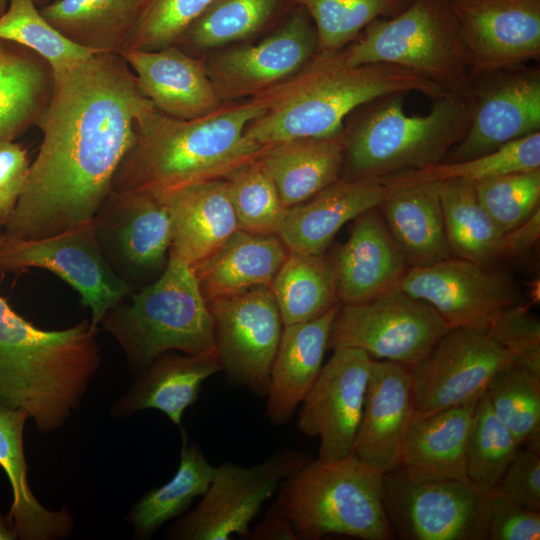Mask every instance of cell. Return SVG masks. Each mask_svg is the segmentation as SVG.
Returning <instances> with one entry per match:
<instances>
[{"label":"cell","mask_w":540,"mask_h":540,"mask_svg":"<svg viewBox=\"0 0 540 540\" xmlns=\"http://www.w3.org/2000/svg\"><path fill=\"white\" fill-rule=\"evenodd\" d=\"M54 73L26 188L0 219L8 236L40 239L90 223L136 142L137 116L153 105L117 53H92Z\"/></svg>","instance_id":"1"},{"label":"cell","mask_w":540,"mask_h":540,"mask_svg":"<svg viewBox=\"0 0 540 540\" xmlns=\"http://www.w3.org/2000/svg\"><path fill=\"white\" fill-rule=\"evenodd\" d=\"M419 92L441 98L447 92L420 73L385 63L348 65L341 51L316 52L297 72L249 100L265 112L246 127L245 136L262 146L343 132L354 109L380 97Z\"/></svg>","instance_id":"2"},{"label":"cell","mask_w":540,"mask_h":540,"mask_svg":"<svg viewBox=\"0 0 540 540\" xmlns=\"http://www.w3.org/2000/svg\"><path fill=\"white\" fill-rule=\"evenodd\" d=\"M265 109L247 102L223 103L191 120L172 118L154 105L136 118L137 139L120 163L112 190L164 192L225 179L261 155L265 146L245 136L247 125Z\"/></svg>","instance_id":"3"},{"label":"cell","mask_w":540,"mask_h":540,"mask_svg":"<svg viewBox=\"0 0 540 540\" xmlns=\"http://www.w3.org/2000/svg\"><path fill=\"white\" fill-rule=\"evenodd\" d=\"M97 331L87 319L38 328L0 296V404L25 411L42 433L60 428L100 366Z\"/></svg>","instance_id":"4"},{"label":"cell","mask_w":540,"mask_h":540,"mask_svg":"<svg viewBox=\"0 0 540 540\" xmlns=\"http://www.w3.org/2000/svg\"><path fill=\"white\" fill-rule=\"evenodd\" d=\"M398 93L375 99L343 129L341 178L386 176L442 162L466 135L473 112L469 88L435 99L428 114L405 113Z\"/></svg>","instance_id":"5"},{"label":"cell","mask_w":540,"mask_h":540,"mask_svg":"<svg viewBox=\"0 0 540 540\" xmlns=\"http://www.w3.org/2000/svg\"><path fill=\"white\" fill-rule=\"evenodd\" d=\"M110 308L100 324L140 372L168 351L216 355L214 325L192 267L169 252L163 273Z\"/></svg>","instance_id":"6"},{"label":"cell","mask_w":540,"mask_h":540,"mask_svg":"<svg viewBox=\"0 0 540 540\" xmlns=\"http://www.w3.org/2000/svg\"><path fill=\"white\" fill-rule=\"evenodd\" d=\"M276 504L300 540L328 534L362 540L394 538L384 508V474L354 453L311 459L283 480Z\"/></svg>","instance_id":"7"},{"label":"cell","mask_w":540,"mask_h":540,"mask_svg":"<svg viewBox=\"0 0 540 540\" xmlns=\"http://www.w3.org/2000/svg\"><path fill=\"white\" fill-rule=\"evenodd\" d=\"M350 66L385 63L416 71L448 94L471 83V59L449 0H411L388 18L369 23L341 50Z\"/></svg>","instance_id":"8"},{"label":"cell","mask_w":540,"mask_h":540,"mask_svg":"<svg viewBox=\"0 0 540 540\" xmlns=\"http://www.w3.org/2000/svg\"><path fill=\"white\" fill-rule=\"evenodd\" d=\"M490 491L470 480L420 478L398 467L384 474V508L409 540H486Z\"/></svg>","instance_id":"9"},{"label":"cell","mask_w":540,"mask_h":540,"mask_svg":"<svg viewBox=\"0 0 540 540\" xmlns=\"http://www.w3.org/2000/svg\"><path fill=\"white\" fill-rule=\"evenodd\" d=\"M448 329L432 306L397 287L364 302L340 305L328 349L358 348L410 369Z\"/></svg>","instance_id":"10"},{"label":"cell","mask_w":540,"mask_h":540,"mask_svg":"<svg viewBox=\"0 0 540 540\" xmlns=\"http://www.w3.org/2000/svg\"><path fill=\"white\" fill-rule=\"evenodd\" d=\"M90 223L106 262L131 292L152 283L165 270L172 224L160 193L112 190Z\"/></svg>","instance_id":"11"},{"label":"cell","mask_w":540,"mask_h":540,"mask_svg":"<svg viewBox=\"0 0 540 540\" xmlns=\"http://www.w3.org/2000/svg\"><path fill=\"white\" fill-rule=\"evenodd\" d=\"M312 458L284 449L262 462L244 467L232 462L215 466L208 490L195 509L171 529L178 540H228L248 538L250 523L262 505L275 494L285 478Z\"/></svg>","instance_id":"12"},{"label":"cell","mask_w":540,"mask_h":540,"mask_svg":"<svg viewBox=\"0 0 540 540\" xmlns=\"http://www.w3.org/2000/svg\"><path fill=\"white\" fill-rule=\"evenodd\" d=\"M29 268L51 271L72 286L97 328L104 314L131 293L106 262L91 223L40 239L0 234V272Z\"/></svg>","instance_id":"13"},{"label":"cell","mask_w":540,"mask_h":540,"mask_svg":"<svg viewBox=\"0 0 540 540\" xmlns=\"http://www.w3.org/2000/svg\"><path fill=\"white\" fill-rule=\"evenodd\" d=\"M206 302L221 371L231 384L266 396L284 326L270 286H255Z\"/></svg>","instance_id":"14"},{"label":"cell","mask_w":540,"mask_h":540,"mask_svg":"<svg viewBox=\"0 0 540 540\" xmlns=\"http://www.w3.org/2000/svg\"><path fill=\"white\" fill-rule=\"evenodd\" d=\"M514 363L488 331L451 327L428 354L410 368L416 414H427L479 399L493 377Z\"/></svg>","instance_id":"15"},{"label":"cell","mask_w":540,"mask_h":540,"mask_svg":"<svg viewBox=\"0 0 540 540\" xmlns=\"http://www.w3.org/2000/svg\"><path fill=\"white\" fill-rule=\"evenodd\" d=\"M399 287L432 306L449 328L488 331L502 310L522 303L509 273L455 257L409 267Z\"/></svg>","instance_id":"16"},{"label":"cell","mask_w":540,"mask_h":540,"mask_svg":"<svg viewBox=\"0 0 540 540\" xmlns=\"http://www.w3.org/2000/svg\"><path fill=\"white\" fill-rule=\"evenodd\" d=\"M317 52L308 13L295 5L270 35L256 44L229 47L205 61L222 103L252 97L301 69Z\"/></svg>","instance_id":"17"},{"label":"cell","mask_w":540,"mask_h":540,"mask_svg":"<svg viewBox=\"0 0 540 540\" xmlns=\"http://www.w3.org/2000/svg\"><path fill=\"white\" fill-rule=\"evenodd\" d=\"M473 112L469 129L444 163L490 153L540 132V69L523 66L471 81Z\"/></svg>","instance_id":"18"},{"label":"cell","mask_w":540,"mask_h":540,"mask_svg":"<svg viewBox=\"0 0 540 540\" xmlns=\"http://www.w3.org/2000/svg\"><path fill=\"white\" fill-rule=\"evenodd\" d=\"M333 351L301 402L297 419L301 433L319 437L317 459L322 461L353 453L373 360L358 348Z\"/></svg>","instance_id":"19"},{"label":"cell","mask_w":540,"mask_h":540,"mask_svg":"<svg viewBox=\"0 0 540 540\" xmlns=\"http://www.w3.org/2000/svg\"><path fill=\"white\" fill-rule=\"evenodd\" d=\"M470 54V80L540 56V0H449Z\"/></svg>","instance_id":"20"},{"label":"cell","mask_w":540,"mask_h":540,"mask_svg":"<svg viewBox=\"0 0 540 540\" xmlns=\"http://www.w3.org/2000/svg\"><path fill=\"white\" fill-rule=\"evenodd\" d=\"M416 413L410 369L373 359L353 453L382 474L398 468Z\"/></svg>","instance_id":"21"},{"label":"cell","mask_w":540,"mask_h":540,"mask_svg":"<svg viewBox=\"0 0 540 540\" xmlns=\"http://www.w3.org/2000/svg\"><path fill=\"white\" fill-rule=\"evenodd\" d=\"M329 259L341 305L364 302L399 287L409 269L378 207L353 220L348 239Z\"/></svg>","instance_id":"22"},{"label":"cell","mask_w":540,"mask_h":540,"mask_svg":"<svg viewBox=\"0 0 540 540\" xmlns=\"http://www.w3.org/2000/svg\"><path fill=\"white\" fill-rule=\"evenodd\" d=\"M120 55L134 71L141 94L167 116L196 119L213 113L223 104L205 61L177 45L152 51L125 49Z\"/></svg>","instance_id":"23"},{"label":"cell","mask_w":540,"mask_h":540,"mask_svg":"<svg viewBox=\"0 0 540 540\" xmlns=\"http://www.w3.org/2000/svg\"><path fill=\"white\" fill-rule=\"evenodd\" d=\"M388 191L383 178H339L287 209L277 236L288 251L324 255L341 227L378 207Z\"/></svg>","instance_id":"24"},{"label":"cell","mask_w":540,"mask_h":540,"mask_svg":"<svg viewBox=\"0 0 540 540\" xmlns=\"http://www.w3.org/2000/svg\"><path fill=\"white\" fill-rule=\"evenodd\" d=\"M340 305L313 320L283 326L266 394L272 425L291 419L318 378Z\"/></svg>","instance_id":"25"},{"label":"cell","mask_w":540,"mask_h":540,"mask_svg":"<svg viewBox=\"0 0 540 540\" xmlns=\"http://www.w3.org/2000/svg\"><path fill=\"white\" fill-rule=\"evenodd\" d=\"M158 193L171 217L170 252L190 266L208 258L239 230L225 179Z\"/></svg>","instance_id":"26"},{"label":"cell","mask_w":540,"mask_h":540,"mask_svg":"<svg viewBox=\"0 0 540 540\" xmlns=\"http://www.w3.org/2000/svg\"><path fill=\"white\" fill-rule=\"evenodd\" d=\"M383 179L388 191L378 208L409 267L451 258L438 182Z\"/></svg>","instance_id":"27"},{"label":"cell","mask_w":540,"mask_h":540,"mask_svg":"<svg viewBox=\"0 0 540 540\" xmlns=\"http://www.w3.org/2000/svg\"><path fill=\"white\" fill-rule=\"evenodd\" d=\"M220 371L216 355L165 352L139 372L129 390L114 402L111 414L124 418L155 409L182 429L183 414L197 400L203 382Z\"/></svg>","instance_id":"28"},{"label":"cell","mask_w":540,"mask_h":540,"mask_svg":"<svg viewBox=\"0 0 540 540\" xmlns=\"http://www.w3.org/2000/svg\"><path fill=\"white\" fill-rule=\"evenodd\" d=\"M478 400L416 414L399 467L420 478L468 480L466 446Z\"/></svg>","instance_id":"29"},{"label":"cell","mask_w":540,"mask_h":540,"mask_svg":"<svg viewBox=\"0 0 540 540\" xmlns=\"http://www.w3.org/2000/svg\"><path fill=\"white\" fill-rule=\"evenodd\" d=\"M54 68L37 52L0 40V143L39 127L51 103Z\"/></svg>","instance_id":"30"},{"label":"cell","mask_w":540,"mask_h":540,"mask_svg":"<svg viewBox=\"0 0 540 540\" xmlns=\"http://www.w3.org/2000/svg\"><path fill=\"white\" fill-rule=\"evenodd\" d=\"M277 235L234 232L212 255L191 266L206 301L270 286L288 255Z\"/></svg>","instance_id":"31"},{"label":"cell","mask_w":540,"mask_h":540,"mask_svg":"<svg viewBox=\"0 0 540 540\" xmlns=\"http://www.w3.org/2000/svg\"><path fill=\"white\" fill-rule=\"evenodd\" d=\"M259 159L288 209L340 178L344 161L342 134L295 138L267 145Z\"/></svg>","instance_id":"32"},{"label":"cell","mask_w":540,"mask_h":540,"mask_svg":"<svg viewBox=\"0 0 540 540\" xmlns=\"http://www.w3.org/2000/svg\"><path fill=\"white\" fill-rule=\"evenodd\" d=\"M27 413L0 404V467L12 489L7 514L22 540H57L69 536L73 519L66 506L50 511L35 498L28 482V466L23 449Z\"/></svg>","instance_id":"33"},{"label":"cell","mask_w":540,"mask_h":540,"mask_svg":"<svg viewBox=\"0 0 540 540\" xmlns=\"http://www.w3.org/2000/svg\"><path fill=\"white\" fill-rule=\"evenodd\" d=\"M148 0H54L43 17L66 39L95 53L126 49Z\"/></svg>","instance_id":"34"},{"label":"cell","mask_w":540,"mask_h":540,"mask_svg":"<svg viewBox=\"0 0 540 540\" xmlns=\"http://www.w3.org/2000/svg\"><path fill=\"white\" fill-rule=\"evenodd\" d=\"M447 241L452 257L487 268L503 262L504 235L478 201L475 184L438 182Z\"/></svg>","instance_id":"35"},{"label":"cell","mask_w":540,"mask_h":540,"mask_svg":"<svg viewBox=\"0 0 540 540\" xmlns=\"http://www.w3.org/2000/svg\"><path fill=\"white\" fill-rule=\"evenodd\" d=\"M180 461L174 476L165 484L144 494L131 508L127 521L138 539L150 538L166 522L182 515L211 483L215 466L184 430Z\"/></svg>","instance_id":"36"},{"label":"cell","mask_w":540,"mask_h":540,"mask_svg":"<svg viewBox=\"0 0 540 540\" xmlns=\"http://www.w3.org/2000/svg\"><path fill=\"white\" fill-rule=\"evenodd\" d=\"M270 289L283 325L313 320L341 304L332 264L325 254L289 251Z\"/></svg>","instance_id":"37"},{"label":"cell","mask_w":540,"mask_h":540,"mask_svg":"<svg viewBox=\"0 0 540 540\" xmlns=\"http://www.w3.org/2000/svg\"><path fill=\"white\" fill-rule=\"evenodd\" d=\"M294 6L293 0H215L176 45L189 53L244 41L285 17Z\"/></svg>","instance_id":"38"},{"label":"cell","mask_w":540,"mask_h":540,"mask_svg":"<svg viewBox=\"0 0 540 540\" xmlns=\"http://www.w3.org/2000/svg\"><path fill=\"white\" fill-rule=\"evenodd\" d=\"M484 393L519 443L540 452V376L512 363L493 377Z\"/></svg>","instance_id":"39"},{"label":"cell","mask_w":540,"mask_h":540,"mask_svg":"<svg viewBox=\"0 0 540 540\" xmlns=\"http://www.w3.org/2000/svg\"><path fill=\"white\" fill-rule=\"evenodd\" d=\"M310 16L317 35V52H337L355 41L377 18L392 17L411 0H293Z\"/></svg>","instance_id":"40"},{"label":"cell","mask_w":540,"mask_h":540,"mask_svg":"<svg viewBox=\"0 0 540 540\" xmlns=\"http://www.w3.org/2000/svg\"><path fill=\"white\" fill-rule=\"evenodd\" d=\"M540 169V132L472 159L406 171L385 178L398 181L465 180L474 184L502 175Z\"/></svg>","instance_id":"41"},{"label":"cell","mask_w":540,"mask_h":540,"mask_svg":"<svg viewBox=\"0 0 540 540\" xmlns=\"http://www.w3.org/2000/svg\"><path fill=\"white\" fill-rule=\"evenodd\" d=\"M225 181L239 229L277 235L287 209L259 157L236 168Z\"/></svg>","instance_id":"42"},{"label":"cell","mask_w":540,"mask_h":540,"mask_svg":"<svg viewBox=\"0 0 540 540\" xmlns=\"http://www.w3.org/2000/svg\"><path fill=\"white\" fill-rule=\"evenodd\" d=\"M520 446L513 433L495 415L484 393L477 402L466 446L468 480L491 491Z\"/></svg>","instance_id":"43"},{"label":"cell","mask_w":540,"mask_h":540,"mask_svg":"<svg viewBox=\"0 0 540 540\" xmlns=\"http://www.w3.org/2000/svg\"><path fill=\"white\" fill-rule=\"evenodd\" d=\"M35 0H9L0 16V40L27 47L54 69L68 66L92 53L59 33L37 9Z\"/></svg>","instance_id":"44"},{"label":"cell","mask_w":540,"mask_h":540,"mask_svg":"<svg viewBox=\"0 0 540 540\" xmlns=\"http://www.w3.org/2000/svg\"><path fill=\"white\" fill-rule=\"evenodd\" d=\"M481 206L507 233L540 209V169L510 173L475 184Z\"/></svg>","instance_id":"45"},{"label":"cell","mask_w":540,"mask_h":540,"mask_svg":"<svg viewBox=\"0 0 540 540\" xmlns=\"http://www.w3.org/2000/svg\"><path fill=\"white\" fill-rule=\"evenodd\" d=\"M215 0H148L126 49L157 50L176 45L186 29Z\"/></svg>","instance_id":"46"},{"label":"cell","mask_w":540,"mask_h":540,"mask_svg":"<svg viewBox=\"0 0 540 540\" xmlns=\"http://www.w3.org/2000/svg\"><path fill=\"white\" fill-rule=\"evenodd\" d=\"M488 333L514 363L540 376V321L527 306L518 303L502 310Z\"/></svg>","instance_id":"47"},{"label":"cell","mask_w":540,"mask_h":540,"mask_svg":"<svg viewBox=\"0 0 540 540\" xmlns=\"http://www.w3.org/2000/svg\"><path fill=\"white\" fill-rule=\"evenodd\" d=\"M491 492L540 512V452L519 449Z\"/></svg>","instance_id":"48"},{"label":"cell","mask_w":540,"mask_h":540,"mask_svg":"<svg viewBox=\"0 0 540 540\" xmlns=\"http://www.w3.org/2000/svg\"><path fill=\"white\" fill-rule=\"evenodd\" d=\"M540 512L525 508L490 491L487 539L538 540Z\"/></svg>","instance_id":"49"},{"label":"cell","mask_w":540,"mask_h":540,"mask_svg":"<svg viewBox=\"0 0 540 540\" xmlns=\"http://www.w3.org/2000/svg\"><path fill=\"white\" fill-rule=\"evenodd\" d=\"M29 171L25 149L12 141L0 143V219L15 207L26 188Z\"/></svg>","instance_id":"50"},{"label":"cell","mask_w":540,"mask_h":540,"mask_svg":"<svg viewBox=\"0 0 540 540\" xmlns=\"http://www.w3.org/2000/svg\"><path fill=\"white\" fill-rule=\"evenodd\" d=\"M540 209L519 227L505 233L503 262L527 254L539 240Z\"/></svg>","instance_id":"51"},{"label":"cell","mask_w":540,"mask_h":540,"mask_svg":"<svg viewBox=\"0 0 540 540\" xmlns=\"http://www.w3.org/2000/svg\"><path fill=\"white\" fill-rule=\"evenodd\" d=\"M248 539L251 540H298V535L275 503L266 511L262 521L249 533Z\"/></svg>","instance_id":"52"},{"label":"cell","mask_w":540,"mask_h":540,"mask_svg":"<svg viewBox=\"0 0 540 540\" xmlns=\"http://www.w3.org/2000/svg\"><path fill=\"white\" fill-rule=\"evenodd\" d=\"M18 539V533L14 524L6 516L0 514V540Z\"/></svg>","instance_id":"53"},{"label":"cell","mask_w":540,"mask_h":540,"mask_svg":"<svg viewBox=\"0 0 540 540\" xmlns=\"http://www.w3.org/2000/svg\"><path fill=\"white\" fill-rule=\"evenodd\" d=\"M41 6L50 3L52 0H35ZM9 0H0V16L6 11Z\"/></svg>","instance_id":"54"}]
</instances>
